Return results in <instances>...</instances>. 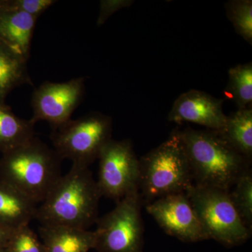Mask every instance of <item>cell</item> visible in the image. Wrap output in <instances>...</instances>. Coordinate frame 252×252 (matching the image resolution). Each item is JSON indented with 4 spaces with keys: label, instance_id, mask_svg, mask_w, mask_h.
I'll list each match as a JSON object with an SVG mask.
<instances>
[{
    "label": "cell",
    "instance_id": "1",
    "mask_svg": "<svg viewBox=\"0 0 252 252\" xmlns=\"http://www.w3.org/2000/svg\"><path fill=\"white\" fill-rule=\"evenodd\" d=\"M101 197L97 181L89 167L72 165L38 205L35 220L41 225L88 229L98 220Z\"/></svg>",
    "mask_w": 252,
    "mask_h": 252
},
{
    "label": "cell",
    "instance_id": "2",
    "mask_svg": "<svg viewBox=\"0 0 252 252\" xmlns=\"http://www.w3.org/2000/svg\"><path fill=\"white\" fill-rule=\"evenodd\" d=\"M188 157L194 185L230 191L251 161L231 147L218 131H178Z\"/></svg>",
    "mask_w": 252,
    "mask_h": 252
},
{
    "label": "cell",
    "instance_id": "3",
    "mask_svg": "<svg viewBox=\"0 0 252 252\" xmlns=\"http://www.w3.org/2000/svg\"><path fill=\"white\" fill-rule=\"evenodd\" d=\"M61 160L54 149L34 137L2 154L0 180L41 203L62 176Z\"/></svg>",
    "mask_w": 252,
    "mask_h": 252
},
{
    "label": "cell",
    "instance_id": "4",
    "mask_svg": "<svg viewBox=\"0 0 252 252\" xmlns=\"http://www.w3.org/2000/svg\"><path fill=\"white\" fill-rule=\"evenodd\" d=\"M141 198L147 203L185 193L193 185L191 170L178 130L140 159Z\"/></svg>",
    "mask_w": 252,
    "mask_h": 252
},
{
    "label": "cell",
    "instance_id": "5",
    "mask_svg": "<svg viewBox=\"0 0 252 252\" xmlns=\"http://www.w3.org/2000/svg\"><path fill=\"white\" fill-rule=\"evenodd\" d=\"M54 128V150L62 160L69 159L75 166L89 167L112 139V119L100 112L70 119Z\"/></svg>",
    "mask_w": 252,
    "mask_h": 252
},
{
    "label": "cell",
    "instance_id": "6",
    "mask_svg": "<svg viewBox=\"0 0 252 252\" xmlns=\"http://www.w3.org/2000/svg\"><path fill=\"white\" fill-rule=\"evenodd\" d=\"M230 191L192 185L185 193L208 239L233 246L246 241L251 230L230 200Z\"/></svg>",
    "mask_w": 252,
    "mask_h": 252
},
{
    "label": "cell",
    "instance_id": "7",
    "mask_svg": "<svg viewBox=\"0 0 252 252\" xmlns=\"http://www.w3.org/2000/svg\"><path fill=\"white\" fill-rule=\"evenodd\" d=\"M142 199L136 190L117 202L112 211L98 218L94 248L100 252H142Z\"/></svg>",
    "mask_w": 252,
    "mask_h": 252
},
{
    "label": "cell",
    "instance_id": "8",
    "mask_svg": "<svg viewBox=\"0 0 252 252\" xmlns=\"http://www.w3.org/2000/svg\"><path fill=\"white\" fill-rule=\"evenodd\" d=\"M97 184L102 196L118 202L139 190L140 160L136 157L132 142L112 139L99 154Z\"/></svg>",
    "mask_w": 252,
    "mask_h": 252
},
{
    "label": "cell",
    "instance_id": "9",
    "mask_svg": "<svg viewBox=\"0 0 252 252\" xmlns=\"http://www.w3.org/2000/svg\"><path fill=\"white\" fill-rule=\"evenodd\" d=\"M85 94V79L78 77L65 82L45 81L33 92L31 104L34 124L44 121L54 127L70 120Z\"/></svg>",
    "mask_w": 252,
    "mask_h": 252
},
{
    "label": "cell",
    "instance_id": "10",
    "mask_svg": "<svg viewBox=\"0 0 252 252\" xmlns=\"http://www.w3.org/2000/svg\"><path fill=\"white\" fill-rule=\"evenodd\" d=\"M147 211L167 234L185 242L207 240L185 193L171 194L147 204Z\"/></svg>",
    "mask_w": 252,
    "mask_h": 252
},
{
    "label": "cell",
    "instance_id": "11",
    "mask_svg": "<svg viewBox=\"0 0 252 252\" xmlns=\"http://www.w3.org/2000/svg\"><path fill=\"white\" fill-rule=\"evenodd\" d=\"M223 99L203 91L190 90L176 99L168 114V120L176 124L193 123L207 130H223L227 116L223 110Z\"/></svg>",
    "mask_w": 252,
    "mask_h": 252
},
{
    "label": "cell",
    "instance_id": "12",
    "mask_svg": "<svg viewBox=\"0 0 252 252\" xmlns=\"http://www.w3.org/2000/svg\"><path fill=\"white\" fill-rule=\"evenodd\" d=\"M37 18L0 5V39L28 61Z\"/></svg>",
    "mask_w": 252,
    "mask_h": 252
},
{
    "label": "cell",
    "instance_id": "13",
    "mask_svg": "<svg viewBox=\"0 0 252 252\" xmlns=\"http://www.w3.org/2000/svg\"><path fill=\"white\" fill-rule=\"evenodd\" d=\"M38 204L14 187L0 180V225L14 230L35 220Z\"/></svg>",
    "mask_w": 252,
    "mask_h": 252
},
{
    "label": "cell",
    "instance_id": "14",
    "mask_svg": "<svg viewBox=\"0 0 252 252\" xmlns=\"http://www.w3.org/2000/svg\"><path fill=\"white\" fill-rule=\"evenodd\" d=\"M39 231L46 252H88L95 245L94 231L88 229L41 225Z\"/></svg>",
    "mask_w": 252,
    "mask_h": 252
},
{
    "label": "cell",
    "instance_id": "15",
    "mask_svg": "<svg viewBox=\"0 0 252 252\" xmlns=\"http://www.w3.org/2000/svg\"><path fill=\"white\" fill-rule=\"evenodd\" d=\"M28 60L0 39V101L18 86L32 85Z\"/></svg>",
    "mask_w": 252,
    "mask_h": 252
},
{
    "label": "cell",
    "instance_id": "16",
    "mask_svg": "<svg viewBox=\"0 0 252 252\" xmlns=\"http://www.w3.org/2000/svg\"><path fill=\"white\" fill-rule=\"evenodd\" d=\"M34 126L31 119L18 117L5 101H0V152L6 153L34 138Z\"/></svg>",
    "mask_w": 252,
    "mask_h": 252
},
{
    "label": "cell",
    "instance_id": "17",
    "mask_svg": "<svg viewBox=\"0 0 252 252\" xmlns=\"http://www.w3.org/2000/svg\"><path fill=\"white\" fill-rule=\"evenodd\" d=\"M221 137L244 157L252 162V108L238 109L227 116Z\"/></svg>",
    "mask_w": 252,
    "mask_h": 252
},
{
    "label": "cell",
    "instance_id": "18",
    "mask_svg": "<svg viewBox=\"0 0 252 252\" xmlns=\"http://www.w3.org/2000/svg\"><path fill=\"white\" fill-rule=\"evenodd\" d=\"M225 94L234 101L238 109L252 107V63L230 68Z\"/></svg>",
    "mask_w": 252,
    "mask_h": 252
},
{
    "label": "cell",
    "instance_id": "19",
    "mask_svg": "<svg viewBox=\"0 0 252 252\" xmlns=\"http://www.w3.org/2000/svg\"><path fill=\"white\" fill-rule=\"evenodd\" d=\"M229 192L230 200L243 223L251 230L252 227V172L249 168L242 173Z\"/></svg>",
    "mask_w": 252,
    "mask_h": 252
},
{
    "label": "cell",
    "instance_id": "20",
    "mask_svg": "<svg viewBox=\"0 0 252 252\" xmlns=\"http://www.w3.org/2000/svg\"><path fill=\"white\" fill-rule=\"evenodd\" d=\"M226 16L239 35L252 44V1L232 0L225 4Z\"/></svg>",
    "mask_w": 252,
    "mask_h": 252
},
{
    "label": "cell",
    "instance_id": "21",
    "mask_svg": "<svg viewBox=\"0 0 252 252\" xmlns=\"http://www.w3.org/2000/svg\"><path fill=\"white\" fill-rule=\"evenodd\" d=\"M4 248L9 252H46L44 245L29 225L13 230Z\"/></svg>",
    "mask_w": 252,
    "mask_h": 252
},
{
    "label": "cell",
    "instance_id": "22",
    "mask_svg": "<svg viewBox=\"0 0 252 252\" xmlns=\"http://www.w3.org/2000/svg\"><path fill=\"white\" fill-rule=\"evenodd\" d=\"M54 0H0V5L38 18L54 4Z\"/></svg>",
    "mask_w": 252,
    "mask_h": 252
},
{
    "label": "cell",
    "instance_id": "23",
    "mask_svg": "<svg viewBox=\"0 0 252 252\" xmlns=\"http://www.w3.org/2000/svg\"><path fill=\"white\" fill-rule=\"evenodd\" d=\"M132 0H102L100 1L97 26L103 25L113 14L133 4Z\"/></svg>",
    "mask_w": 252,
    "mask_h": 252
},
{
    "label": "cell",
    "instance_id": "24",
    "mask_svg": "<svg viewBox=\"0 0 252 252\" xmlns=\"http://www.w3.org/2000/svg\"><path fill=\"white\" fill-rule=\"evenodd\" d=\"M12 231L0 225V248H4Z\"/></svg>",
    "mask_w": 252,
    "mask_h": 252
},
{
    "label": "cell",
    "instance_id": "25",
    "mask_svg": "<svg viewBox=\"0 0 252 252\" xmlns=\"http://www.w3.org/2000/svg\"><path fill=\"white\" fill-rule=\"evenodd\" d=\"M0 252H9L5 248H0Z\"/></svg>",
    "mask_w": 252,
    "mask_h": 252
}]
</instances>
